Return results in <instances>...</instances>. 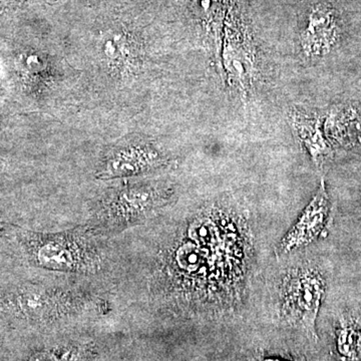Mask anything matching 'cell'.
<instances>
[{"label": "cell", "instance_id": "obj_10", "mask_svg": "<svg viewBox=\"0 0 361 361\" xmlns=\"http://www.w3.org/2000/svg\"><path fill=\"white\" fill-rule=\"evenodd\" d=\"M264 361H282V360H264Z\"/></svg>", "mask_w": 361, "mask_h": 361}, {"label": "cell", "instance_id": "obj_6", "mask_svg": "<svg viewBox=\"0 0 361 361\" xmlns=\"http://www.w3.org/2000/svg\"><path fill=\"white\" fill-rule=\"evenodd\" d=\"M290 123L297 140L308 152L315 165L322 166L331 153L323 135L322 118L315 114L295 109L291 113Z\"/></svg>", "mask_w": 361, "mask_h": 361}, {"label": "cell", "instance_id": "obj_8", "mask_svg": "<svg viewBox=\"0 0 361 361\" xmlns=\"http://www.w3.org/2000/svg\"><path fill=\"white\" fill-rule=\"evenodd\" d=\"M30 361H56V360L51 353H40L33 355Z\"/></svg>", "mask_w": 361, "mask_h": 361}, {"label": "cell", "instance_id": "obj_7", "mask_svg": "<svg viewBox=\"0 0 361 361\" xmlns=\"http://www.w3.org/2000/svg\"><path fill=\"white\" fill-rule=\"evenodd\" d=\"M103 51L104 56L110 59H116L121 56L120 49L113 39H108L104 42Z\"/></svg>", "mask_w": 361, "mask_h": 361}, {"label": "cell", "instance_id": "obj_4", "mask_svg": "<svg viewBox=\"0 0 361 361\" xmlns=\"http://www.w3.org/2000/svg\"><path fill=\"white\" fill-rule=\"evenodd\" d=\"M329 195L325 190L324 180H322L319 189L316 192L312 200L304 209L295 224L280 242L278 247L280 253H289L295 249L312 243L324 229L329 221Z\"/></svg>", "mask_w": 361, "mask_h": 361}, {"label": "cell", "instance_id": "obj_2", "mask_svg": "<svg viewBox=\"0 0 361 361\" xmlns=\"http://www.w3.org/2000/svg\"><path fill=\"white\" fill-rule=\"evenodd\" d=\"M324 280L311 268L290 271L281 285V310L289 322L295 323L316 337L315 322L324 295Z\"/></svg>", "mask_w": 361, "mask_h": 361}, {"label": "cell", "instance_id": "obj_1", "mask_svg": "<svg viewBox=\"0 0 361 361\" xmlns=\"http://www.w3.org/2000/svg\"><path fill=\"white\" fill-rule=\"evenodd\" d=\"M222 59L228 85L246 99L257 78V54L236 2L230 7L226 18Z\"/></svg>", "mask_w": 361, "mask_h": 361}, {"label": "cell", "instance_id": "obj_5", "mask_svg": "<svg viewBox=\"0 0 361 361\" xmlns=\"http://www.w3.org/2000/svg\"><path fill=\"white\" fill-rule=\"evenodd\" d=\"M63 301L56 294L32 287H23L0 295V311L9 314L35 316L49 308L65 307Z\"/></svg>", "mask_w": 361, "mask_h": 361}, {"label": "cell", "instance_id": "obj_3", "mask_svg": "<svg viewBox=\"0 0 361 361\" xmlns=\"http://www.w3.org/2000/svg\"><path fill=\"white\" fill-rule=\"evenodd\" d=\"M341 35V20L334 6L320 2L308 9L299 44L306 59L329 54Z\"/></svg>", "mask_w": 361, "mask_h": 361}, {"label": "cell", "instance_id": "obj_9", "mask_svg": "<svg viewBox=\"0 0 361 361\" xmlns=\"http://www.w3.org/2000/svg\"><path fill=\"white\" fill-rule=\"evenodd\" d=\"M27 63L28 66H30V68H33V70H40L42 66V61H40L39 59L35 58V56H32V58L28 59Z\"/></svg>", "mask_w": 361, "mask_h": 361}]
</instances>
